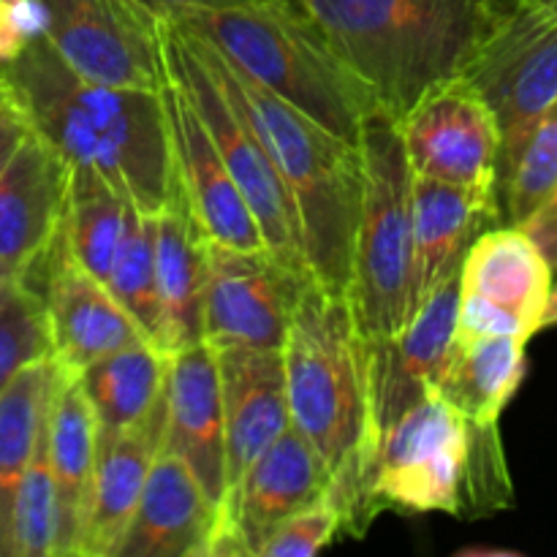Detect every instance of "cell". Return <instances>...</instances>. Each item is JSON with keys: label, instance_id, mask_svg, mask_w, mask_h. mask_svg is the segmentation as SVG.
Listing matches in <instances>:
<instances>
[{"label": "cell", "instance_id": "cell-1", "mask_svg": "<svg viewBox=\"0 0 557 557\" xmlns=\"http://www.w3.org/2000/svg\"><path fill=\"white\" fill-rule=\"evenodd\" d=\"M0 92L65 161L96 169L147 215L161 210L174 172L163 90L82 79L44 36L0 65Z\"/></svg>", "mask_w": 557, "mask_h": 557}, {"label": "cell", "instance_id": "cell-2", "mask_svg": "<svg viewBox=\"0 0 557 557\" xmlns=\"http://www.w3.org/2000/svg\"><path fill=\"white\" fill-rule=\"evenodd\" d=\"M292 428L332 476L326 500L343 531L362 536L373 517L368 359L346 297L310 283L281 348Z\"/></svg>", "mask_w": 557, "mask_h": 557}, {"label": "cell", "instance_id": "cell-3", "mask_svg": "<svg viewBox=\"0 0 557 557\" xmlns=\"http://www.w3.org/2000/svg\"><path fill=\"white\" fill-rule=\"evenodd\" d=\"M196 52L264 145L297 207L305 261L332 297H346L362 205V152L228 63L210 41L180 25Z\"/></svg>", "mask_w": 557, "mask_h": 557}, {"label": "cell", "instance_id": "cell-4", "mask_svg": "<svg viewBox=\"0 0 557 557\" xmlns=\"http://www.w3.org/2000/svg\"><path fill=\"white\" fill-rule=\"evenodd\" d=\"M348 69L400 120L430 87L466 69L498 0H292Z\"/></svg>", "mask_w": 557, "mask_h": 557}, {"label": "cell", "instance_id": "cell-5", "mask_svg": "<svg viewBox=\"0 0 557 557\" xmlns=\"http://www.w3.org/2000/svg\"><path fill=\"white\" fill-rule=\"evenodd\" d=\"M169 20L199 33L250 79L351 145L381 109L375 92L292 0H250Z\"/></svg>", "mask_w": 557, "mask_h": 557}, {"label": "cell", "instance_id": "cell-6", "mask_svg": "<svg viewBox=\"0 0 557 557\" xmlns=\"http://www.w3.org/2000/svg\"><path fill=\"white\" fill-rule=\"evenodd\" d=\"M362 205L351 248L348 305L364 341L392 337L411 321L413 308V172L400 125L386 109L364 123Z\"/></svg>", "mask_w": 557, "mask_h": 557}, {"label": "cell", "instance_id": "cell-7", "mask_svg": "<svg viewBox=\"0 0 557 557\" xmlns=\"http://www.w3.org/2000/svg\"><path fill=\"white\" fill-rule=\"evenodd\" d=\"M161 33L169 76L183 87L196 114L205 123L207 134L215 141L234 185L239 188L256 226H259L264 245L281 259L310 270L305 261L297 207H294L292 194L277 174L272 158L267 156L259 136L239 114V109L228 101L188 36L169 16H161Z\"/></svg>", "mask_w": 557, "mask_h": 557}, {"label": "cell", "instance_id": "cell-8", "mask_svg": "<svg viewBox=\"0 0 557 557\" xmlns=\"http://www.w3.org/2000/svg\"><path fill=\"white\" fill-rule=\"evenodd\" d=\"M460 74L495 114L500 169L557 98V3L500 5L493 27Z\"/></svg>", "mask_w": 557, "mask_h": 557}, {"label": "cell", "instance_id": "cell-9", "mask_svg": "<svg viewBox=\"0 0 557 557\" xmlns=\"http://www.w3.org/2000/svg\"><path fill=\"white\" fill-rule=\"evenodd\" d=\"M468 422L438 395L403 413L375 446V511L466 515Z\"/></svg>", "mask_w": 557, "mask_h": 557}, {"label": "cell", "instance_id": "cell-10", "mask_svg": "<svg viewBox=\"0 0 557 557\" xmlns=\"http://www.w3.org/2000/svg\"><path fill=\"white\" fill-rule=\"evenodd\" d=\"M310 283V270L281 259L270 248H226L207 239L205 341L212 348L281 351Z\"/></svg>", "mask_w": 557, "mask_h": 557}, {"label": "cell", "instance_id": "cell-11", "mask_svg": "<svg viewBox=\"0 0 557 557\" xmlns=\"http://www.w3.org/2000/svg\"><path fill=\"white\" fill-rule=\"evenodd\" d=\"M47 41L76 76L128 90L169 82L161 16L139 0H44Z\"/></svg>", "mask_w": 557, "mask_h": 557}, {"label": "cell", "instance_id": "cell-12", "mask_svg": "<svg viewBox=\"0 0 557 557\" xmlns=\"http://www.w3.org/2000/svg\"><path fill=\"white\" fill-rule=\"evenodd\" d=\"M397 125L413 177L498 196L500 128L466 76L430 87Z\"/></svg>", "mask_w": 557, "mask_h": 557}, {"label": "cell", "instance_id": "cell-13", "mask_svg": "<svg viewBox=\"0 0 557 557\" xmlns=\"http://www.w3.org/2000/svg\"><path fill=\"white\" fill-rule=\"evenodd\" d=\"M332 476L294 428L272 441L218 506L210 557H259L272 533L326 498Z\"/></svg>", "mask_w": 557, "mask_h": 557}, {"label": "cell", "instance_id": "cell-14", "mask_svg": "<svg viewBox=\"0 0 557 557\" xmlns=\"http://www.w3.org/2000/svg\"><path fill=\"white\" fill-rule=\"evenodd\" d=\"M20 281L41 297L58 368L82 373L87 364L147 341L107 283L74 259L60 232Z\"/></svg>", "mask_w": 557, "mask_h": 557}, {"label": "cell", "instance_id": "cell-15", "mask_svg": "<svg viewBox=\"0 0 557 557\" xmlns=\"http://www.w3.org/2000/svg\"><path fill=\"white\" fill-rule=\"evenodd\" d=\"M457 305H460V272L430 292V297L419 305L417 313L397 335L364 341L373 460L381 435L403 413L435 395V384L455 341Z\"/></svg>", "mask_w": 557, "mask_h": 557}, {"label": "cell", "instance_id": "cell-16", "mask_svg": "<svg viewBox=\"0 0 557 557\" xmlns=\"http://www.w3.org/2000/svg\"><path fill=\"white\" fill-rule=\"evenodd\" d=\"M69 161L27 128L0 169V270L20 281L60 232Z\"/></svg>", "mask_w": 557, "mask_h": 557}, {"label": "cell", "instance_id": "cell-17", "mask_svg": "<svg viewBox=\"0 0 557 557\" xmlns=\"http://www.w3.org/2000/svg\"><path fill=\"white\" fill-rule=\"evenodd\" d=\"M163 107H166L174 169L205 237L226 248H267L215 141L172 76L163 87Z\"/></svg>", "mask_w": 557, "mask_h": 557}, {"label": "cell", "instance_id": "cell-18", "mask_svg": "<svg viewBox=\"0 0 557 557\" xmlns=\"http://www.w3.org/2000/svg\"><path fill=\"white\" fill-rule=\"evenodd\" d=\"M163 446L190 468L207 498L221 506L226 495V438L218 357L207 341L169 354Z\"/></svg>", "mask_w": 557, "mask_h": 557}, {"label": "cell", "instance_id": "cell-19", "mask_svg": "<svg viewBox=\"0 0 557 557\" xmlns=\"http://www.w3.org/2000/svg\"><path fill=\"white\" fill-rule=\"evenodd\" d=\"M226 438V493L245 468L292 428L283 357L275 348H215ZM226 498V495H223Z\"/></svg>", "mask_w": 557, "mask_h": 557}, {"label": "cell", "instance_id": "cell-20", "mask_svg": "<svg viewBox=\"0 0 557 557\" xmlns=\"http://www.w3.org/2000/svg\"><path fill=\"white\" fill-rule=\"evenodd\" d=\"M166 433V389L131 428L98 435L96 473L82 525L79 557H117L152 460Z\"/></svg>", "mask_w": 557, "mask_h": 557}, {"label": "cell", "instance_id": "cell-21", "mask_svg": "<svg viewBox=\"0 0 557 557\" xmlns=\"http://www.w3.org/2000/svg\"><path fill=\"white\" fill-rule=\"evenodd\" d=\"M218 506L190 468L161 446L117 557H210Z\"/></svg>", "mask_w": 557, "mask_h": 557}, {"label": "cell", "instance_id": "cell-22", "mask_svg": "<svg viewBox=\"0 0 557 557\" xmlns=\"http://www.w3.org/2000/svg\"><path fill=\"white\" fill-rule=\"evenodd\" d=\"M156 237V283L161 305V343L172 354L205 341V253L207 237L190 201L172 172L166 201L152 215Z\"/></svg>", "mask_w": 557, "mask_h": 557}, {"label": "cell", "instance_id": "cell-23", "mask_svg": "<svg viewBox=\"0 0 557 557\" xmlns=\"http://www.w3.org/2000/svg\"><path fill=\"white\" fill-rule=\"evenodd\" d=\"M500 223L498 196L413 177V308L460 272L479 232Z\"/></svg>", "mask_w": 557, "mask_h": 557}, {"label": "cell", "instance_id": "cell-24", "mask_svg": "<svg viewBox=\"0 0 557 557\" xmlns=\"http://www.w3.org/2000/svg\"><path fill=\"white\" fill-rule=\"evenodd\" d=\"M47 446L58 493V557H79L82 525L96 473L98 422L79 373L58 364L49 392Z\"/></svg>", "mask_w": 557, "mask_h": 557}, {"label": "cell", "instance_id": "cell-25", "mask_svg": "<svg viewBox=\"0 0 557 557\" xmlns=\"http://www.w3.org/2000/svg\"><path fill=\"white\" fill-rule=\"evenodd\" d=\"M555 272L520 226L500 223L476 234L460 264V294L515 315L528 335L542 332Z\"/></svg>", "mask_w": 557, "mask_h": 557}, {"label": "cell", "instance_id": "cell-26", "mask_svg": "<svg viewBox=\"0 0 557 557\" xmlns=\"http://www.w3.org/2000/svg\"><path fill=\"white\" fill-rule=\"evenodd\" d=\"M525 343L511 335L451 341L435 395L468 424L493 428L525 379Z\"/></svg>", "mask_w": 557, "mask_h": 557}, {"label": "cell", "instance_id": "cell-27", "mask_svg": "<svg viewBox=\"0 0 557 557\" xmlns=\"http://www.w3.org/2000/svg\"><path fill=\"white\" fill-rule=\"evenodd\" d=\"M169 354L150 341L109 354L79 373L90 400L98 435H112L139 422L166 389Z\"/></svg>", "mask_w": 557, "mask_h": 557}, {"label": "cell", "instance_id": "cell-28", "mask_svg": "<svg viewBox=\"0 0 557 557\" xmlns=\"http://www.w3.org/2000/svg\"><path fill=\"white\" fill-rule=\"evenodd\" d=\"M52 379L54 362L47 357L22 368L0 389V557H9L14 495L47 422Z\"/></svg>", "mask_w": 557, "mask_h": 557}, {"label": "cell", "instance_id": "cell-29", "mask_svg": "<svg viewBox=\"0 0 557 557\" xmlns=\"http://www.w3.org/2000/svg\"><path fill=\"white\" fill-rule=\"evenodd\" d=\"M125 199L107 177L82 163H69V190H65L60 234L87 272L107 283L114 250L125 223Z\"/></svg>", "mask_w": 557, "mask_h": 557}, {"label": "cell", "instance_id": "cell-30", "mask_svg": "<svg viewBox=\"0 0 557 557\" xmlns=\"http://www.w3.org/2000/svg\"><path fill=\"white\" fill-rule=\"evenodd\" d=\"M109 292L141 326L147 341L163 351L161 343V305H158L156 283V237H152V215L139 207H125L123 234L114 250L112 270L107 275ZM166 354V351H163Z\"/></svg>", "mask_w": 557, "mask_h": 557}, {"label": "cell", "instance_id": "cell-31", "mask_svg": "<svg viewBox=\"0 0 557 557\" xmlns=\"http://www.w3.org/2000/svg\"><path fill=\"white\" fill-rule=\"evenodd\" d=\"M557 188V98L498 169L500 221L520 226Z\"/></svg>", "mask_w": 557, "mask_h": 557}, {"label": "cell", "instance_id": "cell-32", "mask_svg": "<svg viewBox=\"0 0 557 557\" xmlns=\"http://www.w3.org/2000/svg\"><path fill=\"white\" fill-rule=\"evenodd\" d=\"M9 557H58V493L49 462L47 422L14 495Z\"/></svg>", "mask_w": 557, "mask_h": 557}, {"label": "cell", "instance_id": "cell-33", "mask_svg": "<svg viewBox=\"0 0 557 557\" xmlns=\"http://www.w3.org/2000/svg\"><path fill=\"white\" fill-rule=\"evenodd\" d=\"M52 357L44 302L27 283L16 281L0 302V389L27 364Z\"/></svg>", "mask_w": 557, "mask_h": 557}, {"label": "cell", "instance_id": "cell-34", "mask_svg": "<svg viewBox=\"0 0 557 557\" xmlns=\"http://www.w3.org/2000/svg\"><path fill=\"white\" fill-rule=\"evenodd\" d=\"M343 531V520L326 498L288 517L261 547L259 557H308L330 547Z\"/></svg>", "mask_w": 557, "mask_h": 557}, {"label": "cell", "instance_id": "cell-35", "mask_svg": "<svg viewBox=\"0 0 557 557\" xmlns=\"http://www.w3.org/2000/svg\"><path fill=\"white\" fill-rule=\"evenodd\" d=\"M47 27L49 9L44 0H0V65L47 36Z\"/></svg>", "mask_w": 557, "mask_h": 557}, {"label": "cell", "instance_id": "cell-36", "mask_svg": "<svg viewBox=\"0 0 557 557\" xmlns=\"http://www.w3.org/2000/svg\"><path fill=\"white\" fill-rule=\"evenodd\" d=\"M520 228L536 243V248L542 250V256L557 275V188L533 210V215H528L520 223Z\"/></svg>", "mask_w": 557, "mask_h": 557}, {"label": "cell", "instance_id": "cell-37", "mask_svg": "<svg viewBox=\"0 0 557 557\" xmlns=\"http://www.w3.org/2000/svg\"><path fill=\"white\" fill-rule=\"evenodd\" d=\"M27 134V123L9 107V101L0 107V169L9 161L11 152L16 150V145L22 141V136Z\"/></svg>", "mask_w": 557, "mask_h": 557}, {"label": "cell", "instance_id": "cell-38", "mask_svg": "<svg viewBox=\"0 0 557 557\" xmlns=\"http://www.w3.org/2000/svg\"><path fill=\"white\" fill-rule=\"evenodd\" d=\"M147 9L156 11L158 16H177L185 11H205V9H226V5L250 3V0H139Z\"/></svg>", "mask_w": 557, "mask_h": 557}, {"label": "cell", "instance_id": "cell-39", "mask_svg": "<svg viewBox=\"0 0 557 557\" xmlns=\"http://www.w3.org/2000/svg\"><path fill=\"white\" fill-rule=\"evenodd\" d=\"M555 324H557V283H553V292H549L547 308H544L542 330H547V326H555Z\"/></svg>", "mask_w": 557, "mask_h": 557}, {"label": "cell", "instance_id": "cell-40", "mask_svg": "<svg viewBox=\"0 0 557 557\" xmlns=\"http://www.w3.org/2000/svg\"><path fill=\"white\" fill-rule=\"evenodd\" d=\"M14 283H16L14 277L5 275V272L0 270V302H3V299L9 297V292H11V288H14Z\"/></svg>", "mask_w": 557, "mask_h": 557}, {"label": "cell", "instance_id": "cell-41", "mask_svg": "<svg viewBox=\"0 0 557 557\" xmlns=\"http://www.w3.org/2000/svg\"><path fill=\"white\" fill-rule=\"evenodd\" d=\"M557 0H498V5H553Z\"/></svg>", "mask_w": 557, "mask_h": 557}, {"label": "cell", "instance_id": "cell-42", "mask_svg": "<svg viewBox=\"0 0 557 557\" xmlns=\"http://www.w3.org/2000/svg\"><path fill=\"white\" fill-rule=\"evenodd\" d=\"M3 103H5V98H3V92H0V107H3Z\"/></svg>", "mask_w": 557, "mask_h": 557}]
</instances>
